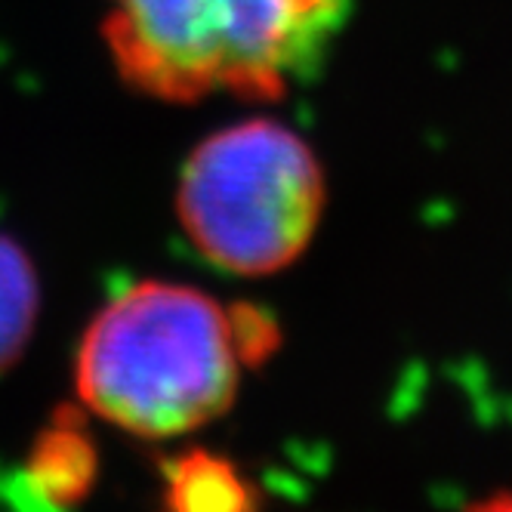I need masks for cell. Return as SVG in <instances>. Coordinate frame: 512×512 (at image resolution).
<instances>
[{"label":"cell","mask_w":512,"mask_h":512,"mask_svg":"<svg viewBox=\"0 0 512 512\" xmlns=\"http://www.w3.org/2000/svg\"><path fill=\"white\" fill-rule=\"evenodd\" d=\"M275 340L263 312L145 281L93 318L75 380L87 408L124 432L186 435L232 408L244 368L260 364Z\"/></svg>","instance_id":"obj_1"},{"label":"cell","mask_w":512,"mask_h":512,"mask_svg":"<svg viewBox=\"0 0 512 512\" xmlns=\"http://www.w3.org/2000/svg\"><path fill=\"white\" fill-rule=\"evenodd\" d=\"M349 0H112L102 34L142 93L275 99L337 38Z\"/></svg>","instance_id":"obj_2"},{"label":"cell","mask_w":512,"mask_h":512,"mask_svg":"<svg viewBox=\"0 0 512 512\" xmlns=\"http://www.w3.org/2000/svg\"><path fill=\"white\" fill-rule=\"evenodd\" d=\"M176 210L213 266L250 278L272 275L309 247L324 210V173L294 130L244 121L192 152Z\"/></svg>","instance_id":"obj_3"},{"label":"cell","mask_w":512,"mask_h":512,"mask_svg":"<svg viewBox=\"0 0 512 512\" xmlns=\"http://www.w3.org/2000/svg\"><path fill=\"white\" fill-rule=\"evenodd\" d=\"M25 479L47 506L78 503L96 479V448L78 417L59 414L53 426L34 445Z\"/></svg>","instance_id":"obj_4"},{"label":"cell","mask_w":512,"mask_h":512,"mask_svg":"<svg viewBox=\"0 0 512 512\" xmlns=\"http://www.w3.org/2000/svg\"><path fill=\"white\" fill-rule=\"evenodd\" d=\"M256 503L244 475L223 457L186 451L167 463V506L173 509H250Z\"/></svg>","instance_id":"obj_5"},{"label":"cell","mask_w":512,"mask_h":512,"mask_svg":"<svg viewBox=\"0 0 512 512\" xmlns=\"http://www.w3.org/2000/svg\"><path fill=\"white\" fill-rule=\"evenodd\" d=\"M34 318H38V278L28 256L10 238H0V371H7L22 355Z\"/></svg>","instance_id":"obj_6"},{"label":"cell","mask_w":512,"mask_h":512,"mask_svg":"<svg viewBox=\"0 0 512 512\" xmlns=\"http://www.w3.org/2000/svg\"><path fill=\"white\" fill-rule=\"evenodd\" d=\"M485 506H494V509H512V494H506V497H497V500H488Z\"/></svg>","instance_id":"obj_7"}]
</instances>
